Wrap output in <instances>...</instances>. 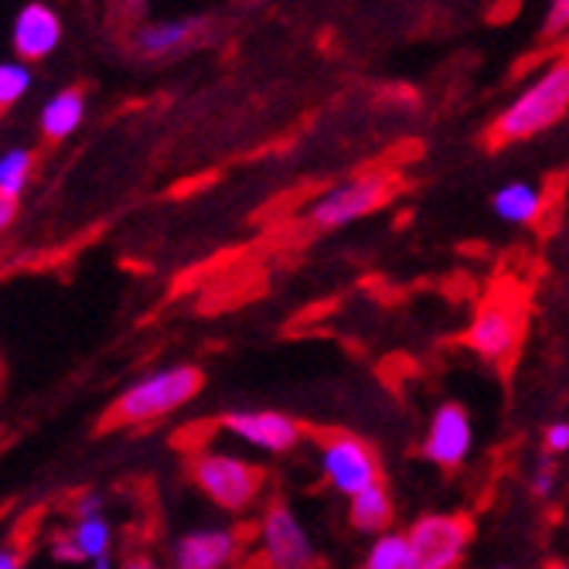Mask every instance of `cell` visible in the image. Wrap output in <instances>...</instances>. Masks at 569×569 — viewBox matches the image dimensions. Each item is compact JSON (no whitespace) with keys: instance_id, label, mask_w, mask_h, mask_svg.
<instances>
[{"instance_id":"1","label":"cell","mask_w":569,"mask_h":569,"mask_svg":"<svg viewBox=\"0 0 569 569\" xmlns=\"http://www.w3.org/2000/svg\"><path fill=\"white\" fill-rule=\"evenodd\" d=\"M201 382L204 379L194 366H168V369L150 372L113 402L102 427H140V423L171 417L174 409L188 406L201 392Z\"/></svg>"},{"instance_id":"2","label":"cell","mask_w":569,"mask_h":569,"mask_svg":"<svg viewBox=\"0 0 569 569\" xmlns=\"http://www.w3.org/2000/svg\"><path fill=\"white\" fill-rule=\"evenodd\" d=\"M566 110H569V59L546 69L542 79H536L519 99H515L511 107L491 123L488 140L495 147L529 140V137L549 130Z\"/></svg>"},{"instance_id":"3","label":"cell","mask_w":569,"mask_h":569,"mask_svg":"<svg viewBox=\"0 0 569 569\" xmlns=\"http://www.w3.org/2000/svg\"><path fill=\"white\" fill-rule=\"evenodd\" d=\"M191 485L226 511H249L267 488V471L260 463L242 460L226 450H201L188 460Z\"/></svg>"},{"instance_id":"4","label":"cell","mask_w":569,"mask_h":569,"mask_svg":"<svg viewBox=\"0 0 569 569\" xmlns=\"http://www.w3.org/2000/svg\"><path fill=\"white\" fill-rule=\"evenodd\" d=\"M315 443H318L321 478L341 498H355L358 491H366L382 481V460L369 440L345 433V430H321L315 437Z\"/></svg>"},{"instance_id":"5","label":"cell","mask_w":569,"mask_h":569,"mask_svg":"<svg viewBox=\"0 0 569 569\" xmlns=\"http://www.w3.org/2000/svg\"><path fill=\"white\" fill-rule=\"evenodd\" d=\"M522 335H526V303L519 297H491L471 318L463 345L478 358L491 361V366L508 369L515 355H519Z\"/></svg>"},{"instance_id":"6","label":"cell","mask_w":569,"mask_h":569,"mask_svg":"<svg viewBox=\"0 0 569 569\" xmlns=\"http://www.w3.org/2000/svg\"><path fill=\"white\" fill-rule=\"evenodd\" d=\"M471 519L468 515H423L409 529V552H412V569H453L460 566L463 552L471 546Z\"/></svg>"},{"instance_id":"7","label":"cell","mask_w":569,"mask_h":569,"mask_svg":"<svg viewBox=\"0 0 569 569\" xmlns=\"http://www.w3.org/2000/svg\"><path fill=\"white\" fill-rule=\"evenodd\" d=\"M260 549L270 569H318L321 556L290 505L273 501L260 519Z\"/></svg>"},{"instance_id":"8","label":"cell","mask_w":569,"mask_h":569,"mask_svg":"<svg viewBox=\"0 0 569 569\" xmlns=\"http://www.w3.org/2000/svg\"><path fill=\"white\" fill-rule=\"evenodd\" d=\"M392 194V184L379 174L372 178H355V181H345L338 188H331L325 198L315 201V209L307 212L310 226L315 229H341V226H351L358 219H366L369 212H376L379 204H386V198Z\"/></svg>"},{"instance_id":"9","label":"cell","mask_w":569,"mask_h":569,"mask_svg":"<svg viewBox=\"0 0 569 569\" xmlns=\"http://www.w3.org/2000/svg\"><path fill=\"white\" fill-rule=\"evenodd\" d=\"M219 427L229 437L242 440L246 447L273 453V457L297 450V443L303 440V427L277 409H232L219 420Z\"/></svg>"},{"instance_id":"10","label":"cell","mask_w":569,"mask_h":569,"mask_svg":"<svg viewBox=\"0 0 569 569\" xmlns=\"http://www.w3.org/2000/svg\"><path fill=\"white\" fill-rule=\"evenodd\" d=\"M471 447H475V427H471L468 409L460 402H443L427 427L423 457L433 463V468L457 471L460 463L471 457Z\"/></svg>"},{"instance_id":"11","label":"cell","mask_w":569,"mask_h":569,"mask_svg":"<svg viewBox=\"0 0 569 569\" xmlns=\"http://www.w3.org/2000/svg\"><path fill=\"white\" fill-rule=\"evenodd\" d=\"M242 536L229 526L184 532L171 549V569H229L239 559Z\"/></svg>"},{"instance_id":"12","label":"cell","mask_w":569,"mask_h":569,"mask_svg":"<svg viewBox=\"0 0 569 569\" xmlns=\"http://www.w3.org/2000/svg\"><path fill=\"white\" fill-rule=\"evenodd\" d=\"M14 51L24 62H38L59 48L62 41V21L48 4H28L14 18Z\"/></svg>"},{"instance_id":"13","label":"cell","mask_w":569,"mask_h":569,"mask_svg":"<svg viewBox=\"0 0 569 569\" xmlns=\"http://www.w3.org/2000/svg\"><path fill=\"white\" fill-rule=\"evenodd\" d=\"M396 519V505L392 495L386 491V485H372L366 491H358L355 498H348V526L361 536H382L392 529Z\"/></svg>"},{"instance_id":"14","label":"cell","mask_w":569,"mask_h":569,"mask_svg":"<svg viewBox=\"0 0 569 569\" xmlns=\"http://www.w3.org/2000/svg\"><path fill=\"white\" fill-rule=\"evenodd\" d=\"M491 209L501 222H511V226H529L542 216V194L526 184V181H511L505 188L495 191L491 198Z\"/></svg>"},{"instance_id":"15","label":"cell","mask_w":569,"mask_h":569,"mask_svg":"<svg viewBox=\"0 0 569 569\" xmlns=\"http://www.w3.org/2000/svg\"><path fill=\"white\" fill-rule=\"evenodd\" d=\"M86 117V96L79 89L56 92L41 110V133L48 140H66Z\"/></svg>"},{"instance_id":"16","label":"cell","mask_w":569,"mask_h":569,"mask_svg":"<svg viewBox=\"0 0 569 569\" xmlns=\"http://www.w3.org/2000/svg\"><path fill=\"white\" fill-rule=\"evenodd\" d=\"M198 21H164V24H147L133 34V44L140 56L147 59H161V56H171L178 51L191 34H194Z\"/></svg>"},{"instance_id":"17","label":"cell","mask_w":569,"mask_h":569,"mask_svg":"<svg viewBox=\"0 0 569 569\" xmlns=\"http://www.w3.org/2000/svg\"><path fill=\"white\" fill-rule=\"evenodd\" d=\"M69 536H72V542H76V549L82 552L86 562L110 556V549H113V526L102 519V515H96V519H76Z\"/></svg>"},{"instance_id":"18","label":"cell","mask_w":569,"mask_h":569,"mask_svg":"<svg viewBox=\"0 0 569 569\" xmlns=\"http://www.w3.org/2000/svg\"><path fill=\"white\" fill-rule=\"evenodd\" d=\"M361 569H412V552H409V539L406 532H382L376 536L372 549L366 552V562Z\"/></svg>"},{"instance_id":"19","label":"cell","mask_w":569,"mask_h":569,"mask_svg":"<svg viewBox=\"0 0 569 569\" xmlns=\"http://www.w3.org/2000/svg\"><path fill=\"white\" fill-rule=\"evenodd\" d=\"M28 178H31V150L11 147L0 153V198L18 201L24 194Z\"/></svg>"},{"instance_id":"20","label":"cell","mask_w":569,"mask_h":569,"mask_svg":"<svg viewBox=\"0 0 569 569\" xmlns=\"http://www.w3.org/2000/svg\"><path fill=\"white\" fill-rule=\"evenodd\" d=\"M28 89H31L28 62H0V110L14 107Z\"/></svg>"},{"instance_id":"21","label":"cell","mask_w":569,"mask_h":569,"mask_svg":"<svg viewBox=\"0 0 569 569\" xmlns=\"http://www.w3.org/2000/svg\"><path fill=\"white\" fill-rule=\"evenodd\" d=\"M529 488L536 498H549L556 491V463L552 457L546 453L542 460H536V468H532V478H529Z\"/></svg>"},{"instance_id":"22","label":"cell","mask_w":569,"mask_h":569,"mask_svg":"<svg viewBox=\"0 0 569 569\" xmlns=\"http://www.w3.org/2000/svg\"><path fill=\"white\" fill-rule=\"evenodd\" d=\"M542 447L549 457H559V453H569V423L559 420V423H549L546 433H542Z\"/></svg>"},{"instance_id":"23","label":"cell","mask_w":569,"mask_h":569,"mask_svg":"<svg viewBox=\"0 0 569 569\" xmlns=\"http://www.w3.org/2000/svg\"><path fill=\"white\" fill-rule=\"evenodd\" d=\"M562 31H569V0H552V4H549V14H546L542 34H546V38H559Z\"/></svg>"},{"instance_id":"24","label":"cell","mask_w":569,"mask_h":569,"mask_svg":"<svg viewBox=\"0 0 569 569\" xmlns=\"http://www.w3.org/2000/svg\"><path fill=\"white\" fill-rule=\"evenodd\" d=\"M96 515H102V495L86 491V495L76 501V519H96Z\"/></svg>"},{"instance_id":"25","label":"cell","mask_w":569,"mask_h":569,"mask_svg":"<svg viewBox=\"0 0 569 569\" xmlns=\"http://www.w3.org/2000/svg\"><path fill=\"white\" fill-rule=\"evenodd\" d=\"M14 216H18V201H11V198H0V232H4V229L14 222Z\"/></svg>"},{"instance_id":"26","label":"cell","mask_w":569,"mask_h":569,"mask_svg":"<svg viewBox=\"0 0 569 569\" xmlns=\"http://www.w3.org/2000/svg\"><path fill=\"white\" fill-rule=\"evenodd\" d=\"M0 569H21V559L14 549H0Z\"/></svg>"},{"instance_id":"27","label":"cell","mask_w":569,"mask_h":569,"mask_svg":"<svg viewBox=\"0 0 569 569\" xmlns=\"http://www.w3.org/2000/svg\"><path fill=\"white\" fill-rule=\"evenodd\" d=\"M120 569H161V566L153 562V559H147V556H137V559H127Z\"/></svg>"},{"instance_id":"28","label":"cell","mask_w":569,"mask_h":569,"mask_svg":"<svg viewBox=\"0 0 569 569\" xmlns=\"http://www.w3.org/2000/svg\"><path fill=\"white\" fill-rule=\"evenodd\" d=\"M92 569H117V562H113V556H102L92 562Z\"/></svg>"},{"instance_id":"29","label":"cell","mask_w":569,"mask_h":569,"mask_svg":"<svg viewBox=\"0 0 569 569\" xmlns=\"http://www.w3.org/2000/svg\"><path fill=\"white\" fill-rule=\"evenodd\" d=\"M546 569H569V566H562V562H549Z\"/></svg>"},{"instance_id":"30","label":"cell","mask_w":569,"mask_h":569,"mask_svg":"<svg viewBox=\"0 0 569 569\" xmlns=\"http://www.w3.org/2000/svg\"><path fill=\"white\" fill-rule=\"evenodd\" d=\"M498 569H508V566H498Z\"/></svg>"},{"instance_id":"31","label":"cell","mask_w":569,"mask_h":569,"mask_svg":"<svg viewBox=\"0 0 569 569\" xmlns=\"http://www.w3.org/2000/svg\"><path fill=\"white\" fill-rule=\"evenodd\" d=\"M453 569H460V566H453Z\"/></svg>"}]
</instances>
